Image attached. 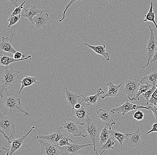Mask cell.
<instances>
[{"label":"cell","instance_id":"obj_1","mask_svg":"<svg viewBox=\"0 0 157 155\" xmlns=\"http://www.w3.org/2000/svg\"><path fill=\"white\" fill-rule=\"evenodd\" d=\"M6 95H3V101L1 102L4 106L3 113L5 115L10 117H13L18 112L23 113L24 116H29V114L24 109L21 105V99L17 98L12 93H9L7 90L5 91Z\"/></svg>","mask_w":157,"mask_h":155},{"label":"cell","instance_id":"obj_2","mask_svg":"<svg viewBox=\"0 0 157 155\" xmlns=\"http://www.w3.org/2000/svg\"><path fill=\"white\" fill-rule=\"evenodd\" d=\"M21 72L19 71L6 67L4 72L0 79V95L2 98L4 93L7 90L8 87L13 86L18 81Z\"/></svg>","mask_w":157,"mask_h":155},{"label":"cell","instance_id":"obj_3","mask_svg":"<svg viewBox=\"0 0 157 155\" xmlns=\"http://www.w3.org/2000/svg\"><path fill=\"white\" fill-rule=\"evenodd\" d=\"M0 130L10 144L11 143L10 138L13 139L15 135V125L13 117L5 115L1 110L0 115Z\"/></svg>","mask_w":157,"mask_h":155},{"label":"cell","instance_id":"obj_4","mask_svg":"<svg viewBox=\"0 0 157 155\" xmlns=\"http://www.w3.org/2000/svg\"><path fill=\"white\" fill-rule=\"evenodd\" d=\"M83 131L92 141L94 146L93 150L96 152V154L98 155V151L96 150V143L100 140L99 129L96 123L91 120L89 117L87 118L85 129H83Z\"/></svg>","mask_w":157,"mask_h":155},{"label":"cell","instance_id":"obj_5","mask_svg":"<svg viewBox=\"0 0 157 155\" xmlns=\"http://www.w3.org/2000/svg\"><path fill=\"white\" fill-rule=\"evenodd\" d=\"M140 85V82L136 79L129 78L125 81L124 87L123 89H121V90L127 95L130 101H135Z\"/></svg>","mask_w":157,"mask_h":155},{"label":"cell","instance_id":"obj_6","mask_svg":"<svg viewBox=\"0 0 157 155\" xmlns=\"http://www.w3.org/2000/svg\"><path fill=\"white\" fill-rule=\"evenodd\" d=\"M68 135L69 134L67 133L63 127L61 126L55 130L53 133H51L48 135H38L37 136L30 135L36 139H44V140H48V142L53 144L54 145H58L59 141L63 137Z\"/></svg>","mask_w":157,"mask_h":155},{"label":"cell","instance_id":"obj_7","mask_svg":"<svg viewBox=\"0 0 157 155\" xmlns=\"http://www.w3.org/2000/svg\"><path fill=\"white\" fill-rule=\"evenodd\" d=\"M149 27L151 31V33H150V38L147 43L146 49L147 56H148V60H147V64L145 66L143 67L142 68H146L151 64V61L153 58L154 54L157 50V41L155 37L154 30L150 25H149Z\"/></svg>","mask_w":157,"mask_h":155},{"label":"cell","instance_id":"obj_8","mask_svg":"<svg viewBox=\"0 0 157 155\" xmlns=\"http://www.w3.org/2000/svg\"><path fill=\"white\" fill-rule=\"evenodd\" d=\"M141 109H145L149 110V108L147 107L131 103L129 102V100H127L122 105L118 106L117 107L113 108L110 111L113 114L117 113L118 114H121L123 115H125L126 114L131 111Z\"/></svg>","mask_w":157,"mask_h":155},{"label":"cell","instance_id":"obj_9","mask_svg":"<svg viewBox=\"0 0 157 155\" xmlns=\"http://www.w3.org/2000/svg\"><path fill=\"white\" fill-rule=\"evenodd\" d=\"M78 125L75 120L70 118L63 123L61 126L69 134H71L75 136H82L83 138L87 137V135L83 130L79 129Z\"/></svg>","mask_w":157,"mask_h":155},{"label":"cell","instance_id":"obj_10","mask_svg":"<svg viewBox=\"0 0 157 155\" xmlns=\"http://www.w3.org/2000/svg\"><path fill=\"white\" fill-rule=\"evenodd\" d=\"M82 102V107L78 110L72 109L71 112L74 116L75 120L78 125H84L90 113L87 110L85 106L86 103Z\"/></svg>","mask_w":157,"mask_h":155},{"label":"cell","instance_id":"obj_11","mask_svg":"<svg viewBox=\"0 0 157 155\" xmlns=\"http://www.w3.org/2000/svg\"><path fill=\"white\" fill-rule=\"evenodd\" d=\"M40 148L44 155H62L60 147L50 142L40 141Z\"/></svg>","mask_w":157,"mask_h":155},{"label":"cell","instance_id":"obj_12","mask_svg":"<svg viewBox=\"0 0 157 155\" xmlns=\"http://www.w3.org/2000/svg\"><path fill=\"white\" fill-rule=\"evenodd\" d=\"M50 19L48 14L45 13L41 10L33 17V21L31 23L34 25L36 30L43 28H46L48 21Z\"/></svg>","mask_w":157,"mask_h":155},{"label":"cell","instance_id":"obj_13","mask_svg":"<svg viewBox=\"0 0 157 155\" xmlns=\"http://www.w3.org/2000/svg\"><path fill=\"white\" fill-rule=\"evenodd\" d=\"M93 146V144H88L86 145H79L77 143H71V145L60 147L62 155H75L81 149L88 146Z\"/></svg>","mask_w":157,"mask_h":155},{"label":"cell","instance_id":"obj_14","mask_svg":"<svg viewBox=\"0 0 157 155\" xmlns=\"http://www.w3.org/2000/svg\"><path fill=\"white\" fill-rule=\"evenodd\" d=\"M113 114L111 112L104 109H100L97 112L98 117L102 121L104 124L109 127H112L113 125L116 124V119H113Z\"/></svg>","mask_w":157,"mask_h":155},{"label":"cell","instance_id":"obj_15","mask_svg":"<svg viewBox=\"0 0 157 155\" xmlns=\"http://www.w3.org/2000/svg\"><path fill=\"white\" fill-rule=\"evenodd\" d=\"M35 127L34 126H32V127H31V129L29 130V131L26 134H25V135L22 136V137L16 139H14L13 138V141L10 144V147L9 148L10 150L9 155L13 154L17 151V150H19L20 149L26 137L28 135H29V134L31 133V131L33 130V129L35 128Z\"/></svg>","mask_w":157,"mask_h":155},{"label":"cell","instance_id":"obj_16","mask_svg":"<svg viewBox=\"0 0 157 155\" xmlns=\"http://www.w3.org/2000/svg\"><path fill=\"white\" fill-rule=\"evenodd\" d=\"M141 134L142 133L140 131V126H138L137 130L134 133H132V135L128 136L125 140L130 148H133L140 145L142 142Z\"/></svg>","mask_w":157,"mask_h":155},{"label":"cell","instance_id":"obj_17","mask_svg":"<svg viewBox=\"0 0 157 155\" xmlns=\"http://www.w3.org/2000/svg\"><path fill=\"white\" fill-rule=\"evenodd\" d=\"M13 36V33L10 38L8 37H5L4 36L2 37L0 43V50L1 51L11 54H14L17 52L11 44Z\"/></svg>","mask_w":157,"mask_h":155},{"label":"cell","instance_id":"obj_18","mask_svg":"<svg viewBox=\"0 0 157 155\" xmlns=\"http://www.w3.org/2000/svg\"><path fill=\"white\" fill-rule=\"evenodd\" d=\"M108 86V91L107 93L101 96L102 99H105L106 97H115L120 96L119 94L120 90H121V87L122 86V84H119L116 85L113 83L112 81H109L106 84Z\"/></svg>","mask_w":157,"mask_h":155},{"label":"cell","instance_id":"obj_19","mask_svg":"<svg viewBox=\"0 0 157 155\" xmlns=\"http://www.w3.org/2000/svg\"><path fill=\"white\" fill-rule=\"evenodd\" d=\"M105 95V92L102 88H99L97 94L94 95H89L87 97H83V99L81 100V102H84L87 106H92L93 105L98 107L97 102L99 99L100 96Z\"/></svg>","mask_w":157,"mask_h":155},{"label":"cell","instance_id":"obj_20","mask_svg":"<svg viewBox=\"0 0 157 155\" xmlns=\"http://www.w3.org/2000/svg\"><path fill=\"white\" fill-rule=\"evenodd\" d=\"M84 45H87L90 49L93 50L97 54L102 56L106 61H108L110 60V56L109 54L106 52V46L105 45L99 46H93L89 45L88 43H85Z\"/></svg>","mask_w":157,"mask_h":155},{"label":"cell","instance_id":"obj_21","mask_svg":"<svg viewBox=\"0 0 157 155\" xmlns=\"http://www.w3.org/2000/svg\"><path fill=\"white\" fill-rule=\"evenodd\" d=\"M31 59H32V56L31 55H29L24 58L16 59L13 57L8 56H6V55H1L0 56V64L1 65L6 66V67H8L10 64L16 62L20 61L26 60L28 59L31 60Z\"/></svg>","mask_w":157,"mask_h":155},{"label":"cell","instance_id":"obj_22","mask_svg":"<svg viewBox=\"0 0 157 155\" xmlns=\"http://www.w3.org/2000/svg\"><path fill=\"white\" fill-rule=\"evenodd\" d=\"M66 97L67 102L70 107L73 109L74 106L77 103L78 100L80 97H83V95H78L73 92L69 91L67 88H65Z\"/></svg>","mask_w":157,"mask_h":155},{"label":"cell","instance_id":"obj_23","mask_svg":"<svg viewBox=\"0 0 157 155\" xmlns=\"http://www.w3.org/2000/svg\"><path fill=\"white\" fill-rule=\"evenodd\" d=\"M23 10L24 12L21 14V17L27 18L31 22L33 21V17L41 11L38 9L35 5L31 6L30 8L28 9L24 8Z\"/></svg>","mask_w":157,"mask_h":155},{"label":"cell","instance_id":"obj_24","mask_svg":"<svg viewBox=\"0 0 157 155\" xmlns=\"http://www.w3.org/2000/svg\"><path fill=\"white\" fill-rule=\"evenodd\" d=\"M132 132H127L125 134L121 133L119 130H114L110 127V136L112 138H115L119 142L121 146H122L124 141L125 140L128 136L132 135Z\"/></svg>","mask_w":157,"mask_h":155},{"label":"cell","instance_id":"obj_25","mask_svg":"<svg viewBox=\"0 0 157 155\" xmlns=\"http://www.w3.org/2000/svg\"><path fill=\"white\" fill-rule=\"evenodd\" d=\"M37 76H26L22 80L19 82L21 83V87L20 89L18 94L20 95L21 93V91L25 87H28L34 84H39V82L37 80Z\"/></svg>","mask_w":157,"mask_h":155},{"label":"cell","instance_id":"obj_26","mask_svg":"<svg viewBox=\"0 0 157 155\" xmlns=\"http://www.w3.org/2000/svg\"><path fill=\"white\" fill-rule=\"evenodd\" d=\"M140 83L143 84H151L156 85L157 84V71L148 75L144 76L140 80Z\"/></svg>","mask_w":157,"mask_h":155},{"label":"cell","instance_id":"obj_27","mask_svg":"<svg viewBox=\"0 0 157 155\" xmlns=\"http://www.w3.org/2000/svg\"><path fill=\"white\" fill-rule=\"evenodd\" d=\"M153 7H154V4L153 2H151L150 6V10L147 14L145 15V19L143 21L145 22L151 21L154 23V25H155L157 30V24L155 21V12L153 11Z\"/></svg>","mask_w":157,"mask_h":155},{"label":"cell","instance_id":"obj_28","mask_svg":"<svg viewBox=\"0 0 157 155\" xmlns=\"http://www.w3.org/2000/svg\"><path fill=\"white\" fill-rule=\"evenodd\" d=\"M110 127L108 126L105 125L104 128L101 131L100 136V145L105 144L107 141L110 136Z\"/></svg>","mask_w":157,"mask_h":155},{"label":"cell","instance_id":"obj_29","mask_svg":"<svg viewBox=\"0 0 157 155\" xmlns=\"http://www.w3.org/2000/svg\"><path fill=\"white\" fill-rule=\"evenodd\" d=\"M115 143L114 138H112L110 136L107 142L104 145H102L100 150H103V151L100 154V155L102 154L103 153L106 151L113 149H114L113 145H115Z\"/></svg>","mask_w":157,"mask_h":155},{"label":"cell","instance_id":"obj_30","mask_svg":"<svg viewBox=\"0 0 157 155\" xmlns=\"http://www.w3.org/2000/svg\"><path fill=\"white\" fill-rule=\"evenodd\" d=\"M153 86V85H151V84H143L141 83L138 92H137L136 98H135V101L136 100L138 101L140 100V96L143 93H145L151 89Z\"/></svg>","mask_w":157,"mask_h":155},{"label":"cell","instance_id":"obj_31","mask_svg":"<svg viewBox=\"0 0 157 155\" xmlns=\"http://www.w3.org/2000/svg\"><path fill=\"white\" fill-rule=\"evenodd\" d=\"M156 89V85H153L151 89H150V90H148L145 93H143L140 96V99L141 98H144L147 101V106L148 105L149 100L151 99V97L153 95L154 91Z\"/></svg>","mask_w":157,"mask_h":155},{"label":"cell","instance_id":"obj_32","mask_svg":"<svg viewBox=\"0 0 157 155\" xmlns=\"http://www.w3.org/2000/svg\"><path fill=\"white\" fill-rule=\"evenodd\" d=\"M74 142V141L71 139L69 135H68L63 137L59 141L57 145L60 147H63V146L71 145V143H73Z\"/></svg>","mask_w":157,"mask_h":155},{"label":"cell","instance_id":"obj_33","mask_svg":"<svg viewBox=\"0 0 157 155\" xmlns=\"http://www.w3.org/2000/svg\"><path fill=\"white\" fill-rule=\"evenodd\" d=\"M21 17V14H20L19 15L13 16L11 17H9L7 20L8 21H9V24L8 26V28H10L13 25L17 24L19 21Z\"/></svg>","mask_w":157,"mask_h":155},{"label":"cell","instance_id":"obj_34","mask_svg":"<svg viewBox=\"0 0 157 155\" xmlns=\"http://www.w3.org/2000/svg\"><path fill=\"white\" fill-rule=\"evenodd\" d=\"M25 3V1H24L20 5L16 7V8L14 10L12 13L10 15L9 17H11L13 16L17 15H19L20 14H21V11H22V9H24L23 6L24 5Z\"/></svg>","mask_w":157,"mask_h":155},{"label":"cell","instance_id":"obj_35","mask_svg":"<svg viewBox=\"0 0 157 155\" xmlns=\"http://www.w3.org/2000/svg\"><path fill=\"white\" fill-rule=\"evenodd\" d=\"M145 116V115L143 112L139 109L133 114L132 117L137 121H141L143 120Z\"/></svg>","mask_w":157,"mask_h":155},{"label":"cell","instance_id":"obj_36","mask_svg":"<svg viewBox=\"0 0 157 155\" xmlns=\"http://www.w3.org/2000/svg\"><path fill=\"white\" fill-rule=\"evenodd\" d=\"M157 84L156 85V89L154 91L152 95L151 99L149 101L148 105H157Z\"/></svg>","mask_w":157,"mask_h":155},{"label":"cell","instance_id":"obj_37","mask_svg":"<svg viewBox=\"0 0 157 155\" xmlns=\"http://www.w3.org/2000/svg\"><path fill=\"white\" fill-rule=\"evenodd\" d=\"M83 0H71L69 2L68 4L66 6L65 9L63 11V17L62 18L60 19V20H59V22H61L63 21L65 17V14L66 13L67 11V10L71 6L73 3H74L75 2H77V1H83Z\"/></svg>","mask_w":157,"mask_h":155},{"label":"cell","instance_id":"obj_38","mask_svg":"<svg viewBox=\"0 0 157 155\" xmlns=\"http://www.w3.org/2000/svg\"><path fill=\"white\" fill-rule=\"evenodd\" d=\"M149 108V110H151L153 112V114L155 118L156 121L157 120V105H151L147 106Z\"/></svg>","mask_w":157,"mask_h":155},{"label":"cell","instance_id":"obj_39","mask_svg":"<svg viewBox=\"0 0 157 155\" xmlns=\"http://www.w3.org/2000/svg\"><path fill=\"white\" fill-rule=\"evenodd\" d=\"M13 58L16 59H20L25 58V54H23L20 52H16L13 54Z\"/></svg>","mask_w":157,"mask_h":155},{"label":"cell","instance_id":"obj_40","mask_svg":"<svg viewBox=\"0 0 157 155\" xmlns=\"http://www.w3.org/2000/svg\"><path fill=\"white\" fill-rule=\"evenodd\" d=\"M152 129L146 133V134H150L153 132H157V122H155L152 126Z\"/></svg>","mask_w":157,"mask_h":155},{"label":"cell","instance_id":"obj_41","mask_svg":"<svg viewBox=\"0 0 157 155\" xmlns=\"http://www.w3.org/2000/svg\"><path fill=\"white\" fill-rule=\"evenodd\" d=\"M6 0H4V2H5ZM14 6H15L17 7L18 6V0H8Z\"/></svg>","mask_w":157,"mask_h":155},{"label":"cell","instance_id":"obj_42","mask_svg":"<svg viewBox=\"0 0 157 155\" xmlns=\"http://www.w3.org/2000/svg\"><path fill=\"white\" fill-rule=\"evenodd\" d=\"M82 107V102L81 101L79 102V103H77L75 105L73 109L75 110H78L80 109V108Z\"/></svg>","mask_w":157,"mask_h":155},{"label":"cell","instance_id":"obj_43","mask_svg":"<svg viewBox=\"0 0 157 155\" xmlns=\"http://www.w3.org/2000/svg\"><path fill=\"white\" fill-rule=\"evenodd\" d=\"M157 60V50L155 52L154 54V56H153V58H152L151 61V64L152 63L155 62Z\"/></svg>","mask_w":157,"mask_h":155},{"label":"cell","instance_id":"obj_44","mask_svg":"<svg viewBox=\"0 0 157 155\" xmlns=\"http://www.w3.org/2000/svg\"><path fill=\"white\" fill-rule=\"evenodd\" d=\"M107 1H108V2H110V1H111V0H107Z\"/></svg>","mask_w":157,"mask_h":155}]
</instances>
